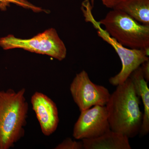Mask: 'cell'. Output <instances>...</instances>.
I'll return each instance as SVG.
<instances>
[{"instance_id": "8", "label": "cell", "mask_w": 149, "mask_h": 149, "mask_svg": "<svg viewBox=\"0 0 149 149\" xmlns=\"http://www.w3.org/2000/svg\"><path fill=\"white\" fill-rule=\"evenodd\" d=\"M31 103L43 135L51 136L56 130L59 122L56 104L48 96L39 92L32 95Z\"/></svg>"}, {"instance_id": "1", "label": "cell", "mask_w": 149, "mask_h": 149, "mask_svg": "<svg viewBox=\"0 0 149 149\" xmlns=\"http://www.w3.org/2000/svg\"><path fill=\"white\" fill-rule=\"evenodd\" d=\"M139 98L130 77L117 86L105 106L111 130L128 139L139 134L143 114Z\"/></svg>"}, {"instance_id": "9", "label": "cell", "mask_w": 149, "mask_h": 149, "mask_svg": "<svg viewBox=\"0 0 149 149\" xmlns=\"http://www.w3.org/2000/svg\"><path fill=\"white\" fill-rule=\"evenodd\" d=\"M82 141L85 149H131L127 136L111 130L95 139Z\"/></svg>"}, {"instance_id": "12", "label": "cell", "mask_w": 149, "mask_h": 149, "mask_svg": "<svg viewBox=\"0 0 149 149\" xmlns=\"http://www.w3.org/2000/svg\"><path fill=\"white\" fill-rule=\"evenodd\" d=\"M10 3L15 4L23 8L31 10L34 12L44 11L47 13L45 10L34 5L27 0H0V9L3 10H6L7 7L9 6Z\"/></svg>"}, {"instance_id": "2", "label": "cell", "mask_w": 149, "mask_h": 149, "mask_svg": "<svg viewBox=\"0 0 149 149\" xmlns=\"http://www.w3.org/2000/svg\"><path fill=\"white\" fill-rule=\"evenodd\" d=\"M22 88L0 91V149H9L23 138L29 104Z\"/></svg>"}, {"instance_id": "3", "label": "cell", "mask_w": 149, "mask_h": 149, "mask_svg": "<svg viewBox=\"0 0 149 149\" xmlns=\"http://www.w3.org/2000/svg\"><path fill=\"white\" fill-rule=\"evenodd\" d=\"M99 23L124 47L149 51V26L139 23L122 11L112 9Z\"/></svg>"}, {"instance_id": "16", "label": "cell", "mask_w": 149, "mask_h": 149, "mask_svg": "<svg viewBox=\"0 0 149 149\" xmlns=\"http://www.w3.org/2000/svg\"><path fill=\"white\" fill-rule=\"evenodd\" d=\"M91 5H92V6H93L94 4V2H95V0H91Z\"/></svg>"}, {"instance_id": "4", "label": "cell", "mask_w": 149, "mask_h": 149, "mask_svg": "<svg viewBox=\"0 0 149 149\" xmlns=\"http://www.w3.org/2000/svg\"><path fill=\"white\" fill-rule=\"evenodd\" d=\"M0 46L4 50L18 48L31 52L47 55L59 61L64 59L67 54L64 43L53 28L46 30L30 39H20L13 35H9L0 39Z\"/></svg>"}, {"instance_id": "10", "label": "cell", "mask_w": 149, "mask_h": 149, "mask_svg": "<svg viewBox=\"0 0 149 149\" xmlns=\"http://www.w3.org/2000/svg\"><path fill=\"white\" fill-rule=\"evenodd\" d=\"M129 77L134 86L137 95L141 97L144 106V113L139 134L142 136L149 132V90L148 82L144 79L141 66L132 72Z\"/></svg>"}, {"instance_id": "11", "label": "cell", "mask_w": 149, "mask_h": 149, "mask_svg": "<svg viewBox=\"0 0 149 149\" xmlns=\"http://www.w3.org/2000/svg\"><path fill=\"white\" fill-rule=\"evenodd\" d=\"M141 24L149 26V0H124L115 8Z\"/></svg>"}, {"instance_id": "7", "label": "cell", "mask_w": 149, "mask_h": 149, "mask_svg": "<svg viewBox=\"0 0 149 149\" xmlns=\"http://www.w3.org/2000/svg\"><path fill=\"white\" fill-rule=\"evenodd\" d=\"M80 112L73 128L74 139H95L111 130L105 106L96 105Z\"/></svg>"}, {"instance_id": "15", "label": "cell", "mask_w": 149, "mask_h": 149, "mask_svg": "<svg viewBox=\"0 0 149 149\" xmlns=\"http://www.w3.org/2000/svg\"><path fill=\"white\" fill-rule=\"evenodd\" d=\"M124 0H101L104 6L107 8L113 9Z\"/></svg>"}, {"instance_id": "13", "label": "cell", "mask_w": 149, "mask_h": 149, "mask_svg": "<svg viewBox=\"0 0 149 149\" xmlns=\"http://www.w3.org/2000/svg\"><path fill=\"white\" fill-rule=\"evenodd\" d=\"M55 149H83V141H73L71 138L65 139L55 148Z\"/></svg>"}, {"instance_id": "6", "label": "cell", "mask_w": 149, "mask_h": 149, "mask_svg": "<svg viewBox=\"0 0 149 149\" xmlns=\"http://www.w3.org/2000/svg\"><path fill=\"white\" fill-rule=\"evenodd\" d=\"M95 25L98 29L97 34L99 37L113 48L121 61L122 68L120 72L113 77H110L109 80L111 85L117 86L124 83L132 72L141 66L144 62L149 60V51L131 49L124 47L101 28L99 23Z\"/></svg>"}, {"instance_id": "5", "label": "cell", "mask_w": 149, "mask_h": 149, "mask_svg": "<svg viewBox=\"0 0 149 149\" xmlns=\"http://www.w3.org/2000/svg\"><path fill=\"white\" fill-rule=\"evenodd\" d=\"M70 91L80 111L96 105L106 106L111 95L106 88L92 82L85 70L76 74Z\"/></svg>"}, {"instance_id": "14", "label": "cell", "mask_w": 149, "mask_h": 149, "mask_svg": "<svg viewBox=\"0 0 149 149\" xmlns=\"http://www.w3.org/2000/svg\"><path fill=\"white\" fill-rule=\"evenodd\" d=\"M141 70L145 80L147 82L149 81V60L144 62L141 65Z\"/></svg>"}]
</instances>
